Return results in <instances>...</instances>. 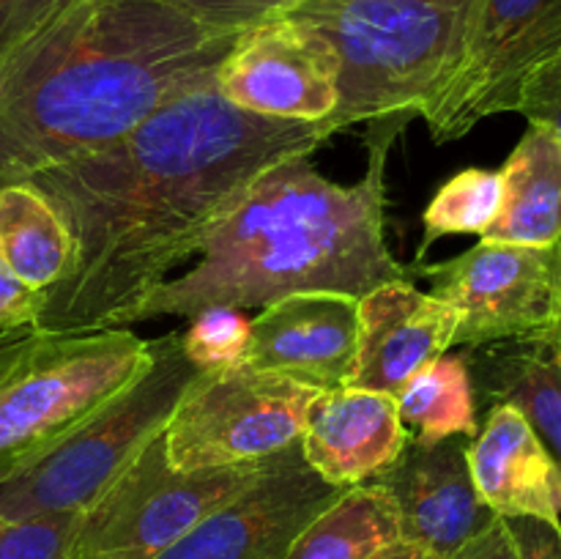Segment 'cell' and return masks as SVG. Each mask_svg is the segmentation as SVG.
<instances>
[{"instance_id": "1", "label": "cell", "mask_w": 561, "mask_h": 559, "mask_svg": "<svg viewBox=\"0 0 561 559\" xmlns=\"http://www.w3.org/2000/svg\"><path fill=\"white\" fill-rule=\"evenodd\" d=\"M332 126L263 118L230 104L217 80L175 99L96 153L33 175L71 233L75 258L33 329L96 332L124 318L197 255L252 184L310 157Z\"/></svg>"}, {"instance_id": "2", "label": "cell", "mask_w": 561, "mask_h": 559, "mask_svg": "<svg viewBox=\"0 0 561 559\" xmlns=\"http://www.w3.org/2000/svg\"><path fill=\"white\" fill-rule=\"evenodd\" d=\"M236 38L168 0H77L0 88V186L102 151L211 85Z\"/></svg>"}, {"instance_id": "3", "label": "cell", "mask_w": 561, "mask_h": 559, "mask_svg": "<svg viewBox=\"0 0 561 559\" xmlns=\"http://www.w3.org/2000/svg\"><path fill=\"white\" fill-rule=\"evenodd\" d=\"M398 132H370V162L356 184L329 181L307 157L268 168L230 208L179 280H164L121 327L208 307H266L296 294H345L411 277L387 247V157Z\"/></svg>"}, {"instance_id": "4", "label": "cell", "mask_w": 561, "mask_h": 559, "mask_svg": "<svg viewBox=\"0 0 561 559\" xmlns=\"http://www.w3.org/2000/svg\"><path fill=\"white\" fill-rule=\"evenodd\" d=\"M474 0H301L285 14L327 42L340 69L332 132H398L458 66Z\"/></svg>"}, {"instance_id": "5", "label": "cell", "mask_w": 561, "mask_h": 559, "mask_svg": "<svg viewBox=\"0 0 561 559\" xmlns=\"http://www.w3.org/2000/svg\"><path fill=\"white\" fill-rule=\"evenodd\" d=\"M151 362L126 327L0 340V482L129 387Z\"/></svg>"}, {"instance_id": "6", "label": "cell", "mask_w": 561, "mask_h": 559, "mask_svg": "<svg viewBox=\"0 0 561 559\" xmlns=\"http://www.w3.org/2000/svg\"><path fill=\"white\" fill-rule=\"evenodd\" d=\"M148 349L151 362L129 387L0 482V521L80 515L164 431L197 367L181 332L148 340Z\"/></svg>"}, {"instance_id": "7", "label": "cell", "mask_w": 561, "mask_h": 559, "mask_svg": "<svg viewBox=\"0 0 561 559\" xmlns=\"http://www.w3.org/2000/svg\"><path fill=\"white\" fill-rule=\"evenodd\" d=\"M277 453L252 464L179 471L164 431L77 515L75 559H157L175 540L261 480Z\"/></svg>"}, {"instance_id": "8", "label": "cell", "mask_w": 561, "mask_h": 559, "mask_svg": "<svg viewBox=\"0 0 561 559\" xmlns=\"http://www.w3.org/2000/svg\"><path fill=\"white\" fill-rule=\"evenodd\" d=\"M321 392L327 389L250 365L197 370L164 425L170 466L219 469L283 453L301 438Z\"/></svg>"}, {"instance_id": "9", "label": "cell", "mask_w": 561, "mask_h": 559, "mask_svg": "<svg viewBox=\"0 0 561 559\" xmlns=\"http://www.w3.org/2000/svg\"><path fill=\"white\" fill-rule=\"evenodd\" d=\"M431 294L460 312L455 345L482 349L561 329V241L548 247L480 239L442 263H414Z\"/></svg>"}, {"instance_id": "10", "label": "cell", "mask_w": 561, "mask_h": 559, "mask_svg": "<svg viewBox=\"0 0 561 559\" xmlns=\"http://www.w3.org/2000/svg\"><path fill=\"white\" fill-rule=\"evenodd\" d=\"M217 91L263 118L323 124L340 104V69L318 33L274 16L239 33L217 69Z\"/></svg>"}, {"instance_id": "11", "label": "cell", "mask_w": 561, "mask_h": 559, "mask_svg": "<svg viewBox=\"0 0 561 559\" xmlns=\"http://www.w3.org/2000/svg\"><path fill=\"white\" fill-rule=\"evenodd\" d=\"M343 491L310 469L294 442L261 480L208 513L157 559H283L301 529Z\"/></svg>"}, {"instance_id": "12", "label": "cell", "mask_w": 561, "mask_h": 559, "mask_svg": "<svg viewBox=\"0 0 561 559\" xmlns=\"http://www.w3.org/2000/svg\"><path fill=\"white\" fill-rule=\"evenodd\" d=\"M469 442L471 436L463 433L433 444L409 436L398 458L370 480L392 502L400 540L442 559L453 557L499 518L477 493Z\"/></svg>"}, {"instance_id": "13", "label": "cell", "mask_w": 561, "mask_h": 559, "mask_svg": "<svg viewBox=\"0 0 561 559\" xmlns=\"http://www.w3.org/2000/svg\"><path fill=\"white\" fill-rule=\"evenodd\" d=\"M356 360L345 387L392 398L453 349L460 327V312L414 280L373 288L356 299Z\"/></svg>"}, {"instance_id": "14", "label": "cell", "mask_w": 561, "mask_h": 559, "mask_svg": "<svg viewBox=\"0 0 561 559\" xmlns=\"http://www.w3.org/2000/svg\"><path fill=\"white\" fill-rule=\"evenodd\" d=\"M356 299L296 294L263 307L250 327L244 365L279 373L318 389H340L356 360Z\"/></svg>"}, {"instance_id": "15", "label": "cell", "mask_w": 561, "mask_h": 559, "mask_svg": "<svg viewBox=\"0 0 561 559\" xmlns=\"http://www.w3.org/2000/svg\"><path fill=\"white\" fill-rule=\"evenodd\" d=\"M409 442L392 395L327 389L307 411L301 455L327 482L359 486L387 469Z\"/></svg>"}, {"instance_id": "16", "label": "cell", "mask_w": 561, "mask_h": 559, "mask_svg": "<svg viewBox=\"0 0 561 559\" xmlns=\"http://www.w3.org/2000/svg\"><path fill=\"white\" fill-rule=\"evenodd\" d=\"M477 493L499 518H542L561 524V466L513 403L488 406L469 442Z\"/></svg>"}, {"instance_id": "17", "label": "cell", "mask_w": 561, "mask_h": 559, "mask_svg": "<svg viewBox=\"0 0 561 559\" xmlns=\"http://www.w3.org/2000/svg\"><path fill=\"white\" fill-rule=\"evenodd\" d=\"M499 113H520L561 137V0H551L529 27L493 60L458 118L455 137Z\"/></svg>"}, {"instance_id": "18", "label": "cell", "mask_w": 561, "mask_h": 559, "mask_svg": "<svg viewBox=\"0 0 561 559\" xmlns=\"http://www.w3.org/2000/svg\"><path fill=\"white\" fill-rule=\"evenodd\" d=\"M477 406L513 403L561 466V338L507 340L463 354Z\"/></svg>"}, {"instance_id": "19", "label": "cell", "mask_w": 561, "mask_h": 559, "mask_svg": "<svg viewBox=\"0 0 561 559\" xmlns=\"http://www.w3.org/2000/svg\"><path fill=\"white\" fill-rule=\"evenodd\" d=\"M499 173L504 184L502 212L480 239L526 247L561 241V137L557 132L529 124Z\"/></svg>"}, {"instance_id": "20", "label": "cell", "mask_w": 561, "mask_h": 559, "mask_svg": "<svg viewBox=\"0 0 561 559\" xmlns=\"http://www.w3.org/2000/svg\"><path fill=\"white\" fill-rule=\"evenodd\" d=\"M75 244L53 203L31 181L0 186V263L47 294L69 274Z\"/></svg>"}, {"instance_id": "21", "label": "cell", "mask_w": 561, "mask_h": 559, "mask_svg": "<svg viewBox=\"0 0 561 559\" xmlns=\"http://www.w3.org/2000/svg\"><path fill=\"white\" fill-rule=\"evenodd\" d=\"M400 540L398 515L376 482L351 486L301 529L283 559H373Z\"/></svg>"}, {"instance_id": "22", "label": "cell", "mask_w": 561, "mask_h": 559, "mask_svg": "<svg viewBox=\"0 0 561 559\" xmlns=\"http://www.w3.org/2000/svg\"><path fill=\"white\" fill-rule=\"evenodd\" d=\"M398 414L403 427L416 442H442L449 436H477L480 406L463 354L436 360L422 367L398 395Z\"/></svg>"}, {"instance_id": "23", "label": "cell", "mask_w": 561, "mask_h": 559, "mask_svg": "<svg viewBox=\"0 0 561 559\" xmlns=\"http://www.w3.org/2000/svg\"><path fill=\"white\" fill-rule=\"evenodd\" d=\"M504 184L499 170L466 168L447 181L427 203L425 236L414 263H425V252L444 236H485L502 212Z\"/></svg>"}, {"instance_id": "24", "label": "cell", "mask_w": 561, "mask_h": 559, "mask_svg": "<svg viewBox=\"0 0 561 559\" xmlns=\"http://www.w3.org/2000/svg\"><path fill=\"white\" fill-rule=\"evenodd\" d=\"M252 321L233 307H208L192 316L181 332V349L197 370H230L241 367L250 349Z\"/></svg>"}, {"instance_id": "25", "label": "cell", "mask_w": 561, "mask_h": 559, "mask_svg": "<svg viewBox=\"0 0 561 559\" xmlns=\"http://www.w3.org/2000/svg\"><path fill=\"white\" fill-rule=\"evenodd\" d=\"M77 0H0V88Z\"/></svg>"}, {"instance_id": "26", "label": "cell", "mask_w": 561, "mask_h": 559, "mask_svg": "<svg viewBox=\"0 0 561 559\" xmlns=\"http://www.w3.org/2000/svg\"><path fill=\"white\" fill-rule=\"evenodd\" d=\"M77 515L0 521V559H75Z\"/></svg>"}, {"instance_id": "27", "label": "cell", "mask_w": 561, "mask_h": 559, "mask_svg": "<svg viewBox=\"0 0 561 559\" xmlns=\"http://www.w3.org/2000/svg\"><path fill=\"white\" fill-rule=\"evenodd\" d=\"M168 3L203 25L241 33L257 22L285 14L301 0H168Z\"/></svg>"}, {"instance_id": "28", "label": "cell", "mask_w": 561, "mask_h": 559, "mask_svg": "<svg viewBox=\"0 0 561 559\" xmlns=\"http://www.w3.org/2000/svg\"><path fill=\"white\" fill-rule=\"evenodd\" d=\"M47 294L31 288L0 263V332L33 329L44 310Z\"/></svg>"}, {"instance_id": "29", "label": "cell", "mask_w": 561, "mask_h": 559, "mask_svg": "<svg viewBox=\"0 0 561 559\" xmlns=\"http://www.w3.org/2000/svg\"><path fill=\"white\" fill-rule=\"evenodd\" d=\"M518 559H561V524L542 518H504Z\"/></svg>"}, {"instance_id": "30", "label": "cell", "mask_w": 561, "mask_h": 559, "mask_svg": "<svg viewBox=\"0 0 561 559\" xmlns=\"http://www.w3.org/2000/svg\"><path fill=\"white\" fill-rule=\"evenodd\" d=\"M449 559H518L507 521L496 518L480 535L471 537L463 548H458Z\"/></svg>"}, {"instance_id": "31", "label": "cell", "mask_w": 561, "mask_h": 559, "mask_svg": "<svg viewBox=\"0 0 561 559\" xmlns=\"http://www.w3.org/2000/svg\"><path fill=\"white\" fill-rule=\"evenodd\" d=\"M373 559H442V557H436V554L425 551V548L414 546V543L409 540H398L392 543V546L381 548Z\"/></svg>"}, {"instance_id": "32", "label": "cell", "mask_w": 561, "mask_h": 559, "mask_svg": "<svg viewBox=\"0 0 561 559\" xmlns=\"http://www.w3.org/2000/svg\"><path fill=\"white\" fill-rule=\"evenodd\" d=\"M559 338H561V329H559Z\"/></svg>"}]
</instances>
